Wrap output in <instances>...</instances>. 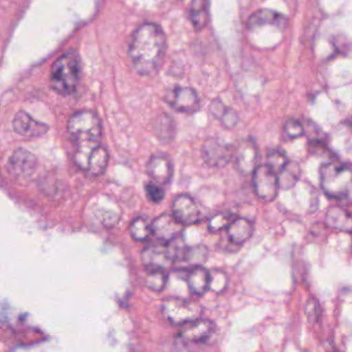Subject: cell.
<instances>
[{"mask_svg":"<svg viewBox=\"0 0 352 352\" xmlns=\"http://www.w3.org/2000/svg\"><path fill=\"white\" fill-rule=\"evenodd\" d=\"M166 52V36L157 24L140 26L131 38L129 57L138 73L152 75L162 67Z\"/></svg>","mask_w":352,"mask_h":352,"instance_id":"obj_1","label":"cell"},{"mask_svg":"<svg viewBox=\"0 0 352 352\" xmlns=\"http://www.w3.org/2000/svg\"><path fill=\"white\" fill-rule=\"evenodd\" d=\"M320 186L331 199L352 203V166L333 160L319 170Z\"/></svg>","mask_w":352,"mask_h":352,"instance_id":"obj_2","label":"cell"},{"mask_svg":"<svg viewBox=\"0 0 352 352\" xmlns=\"http://www.w3.org/2000/svg\"><path fill=\"white\" fill-rule=\"evenodd\" d=\"M81 76V59L79 53L69 49L54 63L50 73V85L61 96H69L77 89Z\"/></svg>","mask_w":352,"mask_h":352,"instance_id":"obj_3","label":"cell"},{"mask_svg":"<svg viewBox=\"0 0 352 352\" xmlns=\"http://www.w3.org/2000/svg\"><path fill=\"white\" fill-rule=\"evenodd\" d=\"M67 131L77 144L98 142L102 135V124L94 112L79 111L69 118Z\"/></svg>","mask_w":352,"mask_h":352,"instance_id":"obj_4","label":"cell"},{"mask_svg":"<svg viewBox=\"0 0 352 352\" xmlns=\"http://www.w3.org/2000/svg\"><path fill=\"white\" fill-rule=\"evenodd\" d=\"M162 312L170 324L181 327L201 318V308L192 300L168 298L162 302Z\"/></svg>","mask_w":352,"mask_h":352,"instance_id":"obj_5","label":"cell"},{"mask_svg":"<svg viewBox=\"0 0 352 352\" xmlns=\"http://www.w3.org/2000/svg\"><path fill=\"white\" fill-rule=\"evenodd\" d=\"M252 184L255 195L261 201H273L279 192L280 183L278 175L267 164H261L252 174Z\"/></svg>","mask_w":352,"mask_h":352,"instance_id":"obj_6","label":"cell"},{"mask_svg":"<svg viewBox=\"0 0 352 352\" xmlns=\"http://www.w3.org/2000/svg\"><path fill=\"white\" fill-rule=\"evenodd\" d=\"M141 261L144 267L150 271H164L174 265V253L168 244L158 243L146 246L141 252Z\"/></svg>","mask_w":352,"mask_h":352,"instance_id":"obj_7","label":"cell"},{"mask_svg":"<svg viewBox=\"0 0 352 352\" xmlns=\"http://www.w3.org/2000/svg\"><path fill=\"white\" fill-rule=\"evenodd\" d=\"M173 215L184 226L199 223L205 216L201 206L187 195H181L175 199Z\"/></svg>","mask_w":352,"mask_h":352,"instance_id":"obj_8","label":"cell"},{"mask_svg":"<svg viewBox=\"0 0 352 352\" xmlns=\"http://www.w3.org/2000/svg\"><path fill=\"white\" fill-rule=\"evenodd\" d=\"M38 168L36 155L24 148H18L8 162V170L15 178L28 179Z\"/></svg>","mask_w":352,"mask_h":352,"instance_id":"obj_9","label":"cell"},{"mask_svg":"<svg viewBox=\"0 0 352 352\" xmlns=\"http://www.w3.org/2000/svg\"><path fill=\"white\" fill-rule=\"evenodd\" d=\"M184 226L173 214L164 213L152 222V232L160 243L170 244L181 238Z\"/></svg>","mask_w":352,"mask_h":352,"instance_id":"obj_10","label":"cell"},{"mask_svg":"<svg viewBox=\"0 0 352 352\" xmlns=\"http://www.w3.org/2000/svg\"><path fill=\"white\" fill-rule=\"evenodd\" d=\"M215 329L213 321L199 318L181 327L179 337L186 343H205L213 336Z\"/></svg>","mask_w":352,"mask_h":352,"instance_id":"obj_11","label":"cell"},{"mask_svg":"<svg viewBox=\"0 0 352 352\" xmlns=\"http://www.w3.org/2000/svg\"><path fill=\"white\" fill-rule=\"evenodd\" d=\"M201 154H203V160L208 166L221 168L232 160L234 151L228 144L211 139L204 144Z\"/></svg>","mask_w":352,"mask_h":352,"instance_id":"obj_12","label":"cell"},{"mask_svg":"<svg viewBox=\"0 0 352 352\" xmlns=\"http://www.w3.org/2000/svg\"><path fill=\"white\" fill-rule=\"evenodd\" d=\"M234 162L239 172L243 175L253 174L257 168L258 149L252 140L241 142L234 154Z\"/></svg>","mask_w":352,"mask_h":352,"instance_id":"obj_13","label":"cell"},{"mask_svg":"<svg viewBox=\"0 0 352 352\" xmlns=\"http://www.w3.org/2000/svg\"><path fill=\"white\" fill-rule=\"evenodd\" d=\"M166 102L178 112L191 113L199 110L201 102L197 92L189 87H176L170 92V96L166 98Z\"/></svg>","mask_w":352,"mask_h":352,"instance_id":"obj_14","label":"cell"},{"mask_svg":"<svg viewBox=\"0 0 352 352\" xmlns=\"http://www.w3.org/2000/svg\"><path fill=\"white\" fill-rule=\"evenodd\" d=\"M13 129L18 135L28 138L42 137L49 131L48 125L36 121L24 111H20L14 117Z\"/></svg>","mask_w":352,"mask_h":352,"instance_id":"obj_15","label":"cell"},{"mask_svg":"<svg viewBox=\"0 0 352 352\" xmlns=\"http://www.w3.org/2000/svg\"><path fill=\"white\" fill-rule=\"evenodd\" d=\"M287 24L288 18L283 14L274 11V10L261 9L254 12L249 17L248 21H247V28L249 30H255L261 26L273 25L280 30H284Z\"/></svg>","mask_w":352,"mask_h":352,"instance_id":"obj_16","label":"cell"},{"mask_svg":"<svg viewBox=\"0 0 352 352\" xmlns=\"http://www.w3.org/2000/svg\"><path fill=\"white\" fill-rule=\"evenodd\" d=\"M148 175L160 184H166L172 180L173 164L166 155H153L147 166Z\"/></svg>","mask_w":352,"mask_h":352,"instance_id":"obj_17","label":"cell"},{"mask_svg":"<svg viewBox=\"0 0 352 352\" xmlns=\"http://www.w3.org/2000/svg\"><path fill=\"white\" fill-rule=\"evenodd\" d=\"M186 282L193 294L204 296L211 287V272L203 265L192 267L187 275Z\"/></svg>","mask_w":352,"mask_h":352,"instance_id":"obj_18","label":"cell"},{"mask_svg":"<svg viewBox=\"0 0 352 352\" xmlns=\"http://www.w3.org/2000/svg\"><path fill=\"white\" fill-rule=\"evenodd\" d=\"M325 223L340 232H352V215L343 208L333 206L325 214Z\"/></svg>","mask_w":352,"mask_h":352,"instance_id":"obj_19","label":"cell"},{"mask_svg":"<svg viewBox=\"0 0 352 352\" xmlns=\"http://www.w3.org/2000/svg\"><path fill=\"white\" fill-rule=\"evenodd\" d=\"M254 226L247 218H234L228 228V236L234 244L242 245L252 236Z\"/></svg>","mask_w":352,"mask_h":352,"instance_id":"obj_20","label":"cell"},{"mask_svg":"<svg viewBox=\"0 0 352 352\" xmlns=\"http://www.w3.org/2000/svg\"><path fill=\"white\" fill-rule=\"evenodd\" d=\"M109 153L106 148L102 146H98L94 153L90 156L89 162H88V168L86 172L90 176L98 177L104 174L108 166Z\"/></svg>","mask_w":352,"mask_h":352,"instance_id":"obj_21","label":"cell"},{"mask_svg":"<svg viewBox=\"0 0 352 352\" xmlns=\"http://www.w3.org/2000/svg\"><path fill=\"white\" fill-rule=\"evenodd\" d=\"M209 3L206 1H193L189 8V19L195 26V30H199L205 28L209 22Z\"/></svg>","mask_w":352,"mask_h":352,"instance_id":"obj_22","label":"cell"},{"mask_svg":"<svg viewBox=\"0 0 352 352\" xmlns=\"http://www.w3.org/2000/svg\"><path fill=\"white\" fill-rule=\"evenodd\" d=\"M300 168L298 164L296 162H288L286 168L278 175L280 188L285 189V190L292 188V187L296 186V183L300 180Z\"/></svg>","mask_w":352,"mask_h":352,"instance_id":"obj_23","label":"cell"},{"mask_svg":"<svg viewBox=\"0 0 352 352\" xmlns=\"http://www.w3.org/2000/svg\"><path fill=\"white\" fill-rule=\"evenodd\" d=\"M131 236L133 240L138 242H145L151 238L153 232H152V223H150L146 218L137 217L133 220L129 228Z\"/></svg>","mask_w":352,"mask_h":352,"instance_id":"obj_24","label":"cell"},{"mask_svg":"<svg viewBox=\"0 0 352 352\" xmlns=\"http://www.w3.org/2000/svg\"><path fill=\"white\" fill-rule=\"evenodd\" d=\"M100 142H84L77 144V150L75 152V164L82 170H87L88 162L90 156L94 153V150L98 147Z\"/></svg>","mask_w":352,"mask_h":352,"instance_id":"obj_25","label":"cell"},{"mask_svg":"<svg viewBox=\"0 0 352 352\" xmlns=\"http://www.w3.org/2000/svg\"><path fill=\"white\" fill-rule=\"evenodd\" d=\"M267 166L272 168L276 174L279 175L286 168L289 160H288L285 152L278 148V149L270 150L267 153Z\"/></svg>","mask_w":352,"mask_h":352,"instance_id":"obj_26","label":"cell"},{"mask_svg":"<svg viewBox=\"0 0 352 352\" xmlns=\"http://www.w3.org/2000/svg\"><path fill=\"white\" fill-rule=\"evenodd\" d=\"M207 255L208 250L205 246L199 245V246L189 247L185 252L182 261L188 263L190 265V269H192V267H199V265H201V263H205Z\"/></svg>","mask_w":352,"mask_h":352,"instance_id":"obj_27","label":"cell"},{"mask_svg":"<svg viewBox=\"0 0 352 352\" xmlns=\"http://www.w3.org/2000/svg\"><path fill=\"white\" fill-rule=\"evenodd\" d=\"M145 283L152 292H162L168 283V275L164 271H150L146 276Z\"/></svg>","mask_w":352,"mask_h":352,"instance_id":"obj_28","label":"cell"},{"mask_svg":"<svg viewBox=\"0 0 352 352\" xmlns=\"http://www.w3.org/2000/svg\"><path fill=\"white\" fill-rule=\"evenodd\" d=\"M234 218L232 214L228 212H220L212 216L208 222V228L210 232H217L222 230H228V226L234 221Z\"/></svg>","mask_w":352,"mask_h":352,"instance_id":"obj_29","label":"cell"},{"mask_svg":"<svg viewBox=\"0 0 352 352\" xmlns=\"http://www.w3.org/2000/svg\"><path fill=\"white\" fill-rule=\"evenodd\" d=\"M284 135L288 140H296L305 135V126L298 119H288L284 124Z\"/></svg>","mask_w":352,"mask_h":352,"instance_id":"obj_30","label":"cell"},{"mask_svg":"<svg viewBox=\"0 0 352 352\" xmlns=\"http://www.w3.org/2000/svg\"><path fill=\"white\" fill-rule=\"evenodd\" d=\"M146 195L152 203H160L166 197L164 189L156 182H149L145 186Z\"/></svg>","mask_w":352,"mask_h":352,"instance_id":"obj_31","label":"cell"},{"mask_svg":"<svg viewBox=\"0 0 352 352\" xmlns=\"http://www.w3.org/2000/svg\"><path fill=\"white\" fill-rule=\"evenodd\" d=\"M319 311H320V309H319V304L316 300H309L307 302L306 315L310 322H314L317 320L319 317Z\"/></svg>","mask_w":352,"mask_h":352,"instance_id":"obj_32","label":"cell"},{"mask_svg":"<svg viewBox=\"0 0 352 352\" xmlns=\"http://www.w3.org/2000/svg\"><path fill=\"white\" fill-rule=\"evenodd\" d=\"M238 115H236V113L234 112V110H232V109H228L226 114H224L223 117L220 119L222 124H223L224 126L228 127V129H230V127H234V125L236 124V122H238Z\"/></svg>","mask_w":352,"mask_h":352,"instance_id":"obj_33","label":"cell"},{"mask_svg":"<svg viewBox=\"0 0 352 352\" xmlns=\"http://www.w3.org/2000/svg\"><path fill=\"white\" fill-rule=\"evenodd\" d=\"M228 107L224 106L220 100H215L213 102H212L211 106H210V111H211L212 114L214 115V117L216 118L221 119L223 117V115L226 114V111H228Z\"/></svg>","mask_w":352,"mask_h":352,"instance_id":"obj_34","label":"cell"},{"mask_svg":"<svg viewBox=\"0 0 352 352\" xmlns=\"http://www.w3.org/2000/svg\"><path fill=\"white\" fill-rule=\"evenodd\" d=\"M349 124H350V126L352 127V115H351V117H350Z\"/></svg>","mask_w":352,"mask_h":352,"instance_id":"obj_35","label":"cell"}]
</instances>
